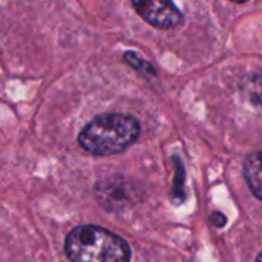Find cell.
I'll use <instances>...</instances> for the list:
<instances>
[{
    "label": "cell",
    "mask_w": 262,
    "mask_h": 262,
    "mask_svg": "<svg viewBox=\"0 0 262 262\" xmlns=\"http://www.w3.org/2000/svg\"><path fill=\"white\" fill-rule=\"evenodd\" d=\"M141 134L138 120L127 114H103L86 124L80 135V146L91 155L111 157L132 146Z\"/></svg>",
    "instance_id": "6da1fadb"
},
{
    "label": "cell",
    "mask_w": 262,
    "mask_h": 262,
    "mask_svg": "<svg viewBox=\"0 0 262 262\" xmlns=\"http://www.w3.org/2000/svg\"><path fill=\"white\" fill-rule=\"evenodd\" d=\"M64 250L72 262H130L129 244L98 226H78L71 230Z\"/></svg>",
    "instance_id": "7a4b0ae2"
},
{
    "label": "cell",
    "mask_w": 262,
    "mask_h": 262,
    "mask_svg": "<svg viewBox=\"0 0 262 262\" xmlns=\"http://www.w3.org/2000/svg\"><path fill=\"white\" fill-rule=\"evenodd\" d=\"M97 200L109 210H120L135 203L138 196L132 183L123 177H107L95 186Z\"/></svg>",
    "instance_id": "3957f363"
},
{
    "label": "cell",
    "mask_w": 262,
    "mask_h": 262,
    "mask_svg": "<svg viewBox=\"0 0 262 262\" xmlns=\"http://www.w3.org/2000/svg\"><path fill=\"white\" fill-rule=\"evenodd\" d=\"M138 15L158 29H172L184 21L183 12L172 2H134Z\"/></svg>",
    "instance_id": "277c9868"
},
{
    "label": "cell",
    "mask_w": 262,
    "mask_h": 262,
    "mask_svg": "<svg viewBox=\"0 0 262 262\" xmlns=\"http://www.w3.org/2000/svg\"><path fill=\"white\" fill-rule=\"evenodd\" d=\"M243 173L252 193L262 201V150L247 155L243 166Z\"/></svg>",
    "instance_id": "5b68a950"
},
{
    "label": "cell",
    "mask_w": 262,
    "mask_h": 262,
    "mask_svg": "<svg viewBox=\"0 0 262 262\" xmlns=\"http://www.w3.org/2000/svg\"><path fill=\"white\" fill-rule=\"evenodd\" d=\"M124 60H126V63H129L137 71L143 72L144 75H155V69L147 61H144L143 58H140L135 52H126L124 54Z\"/></svg>",
    "instance_id": "8992f818"
},
{
    "label": "cell",
    "mask_w": 262,
    "mask_h": 262,
    "mask_svg": "<svg viewBox=\"0 0 262 262\" xmlns=\"http://www.w3.org/2000/svg\"><path fill=\"white\" fill-rule=\"evenodd\" d=\"M256 262H262V252L258 255V258H256Z\"/></svg>",
    "instance_id": "52a82bcc"
}]
</instances>
